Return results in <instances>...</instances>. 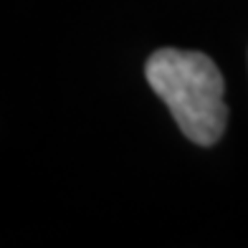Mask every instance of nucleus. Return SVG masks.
<instances>
[{"instance_id": "nucleus-1", "label": "nucleus", "mask_w": 248, "mask_h": 248, "mask_svg": "<svg viewBox=\"0 0 248 248\" xmlns=\"http://www.w3.org/2000/svg\"><path fill=\"white\" fill-rule=\"evenodd\" d=\"M144 78L190 142L210 147L223 137L228 124L225 81L210 56L160 48L144 63Z\"/></svg>"}]
</instances>
